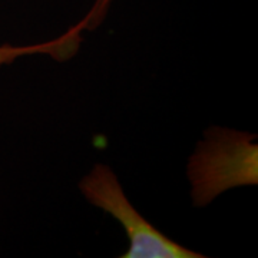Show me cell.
Returning a JSON list of instances; mask_svg holds the SVG:
<instances>
[{"label":"cell","instance_id":"277c9868","mask_svg":"<svg viewBox=\"0 0 258 258\" xmlns=\"http://www.w3.org/2000/svg\"><path fill=\"white\" fill-rule=\"evenodd\" d=\"M113 0H95L91 10L88 12V15L78 23V26L81 30H92L101 26L102 22L105 20L109 8H111Z\"/></svg>","mask_w":258,"mask_h":258},{"label":"cell","instance_id":"3957f363","mask_svg":"<svg viewBox=\"0 0 258 258\" xmlns=\"http://www.w3.org/2000/svg\"><path fill=\"white\" fill-rule=\"evenodd\" d=\"M81 32H82L81 29L75 26L68 33H63L59 39L49 40L46 43L28 45V46L2 45L0 46V68L13 63L19 57L33 55V53H47L57 60L71 59L81 46V42H82Z\"/></svg>","mask_w":258,"mask_h":258},{"label":"cell","instance_id":"6da1fadb","mask_svg":"<svg viewBox=\"0 0 258 258\" xmlns=\"http://www.w3.org/2000/svg\"><path fill=\"white\" fill-rule=\"evenodd\" d=\"M255 138L248 132L222 126L204 132L186 166L194 207L204 208L228 189L258 184Z\"/></svg>","mask_w":258,"mask_h":258},{"label":"cell","instance_id":"7a4b0ae2","mask_svg":"<svg viewBox=\"0 0 258 258\" xmlns=\"http://www.w3.org/2000/svg\"><path fill=\"white\" fill-rule=\"evenodd\" d=\"M86 201L109 214L119 222L129 241L122 258H203L191 248L171 240L137 210L123 192L122 185L111 166L95 164L79 182Z\"/></svg>","mask_w":258,"mask_h":258}]
</instances>
